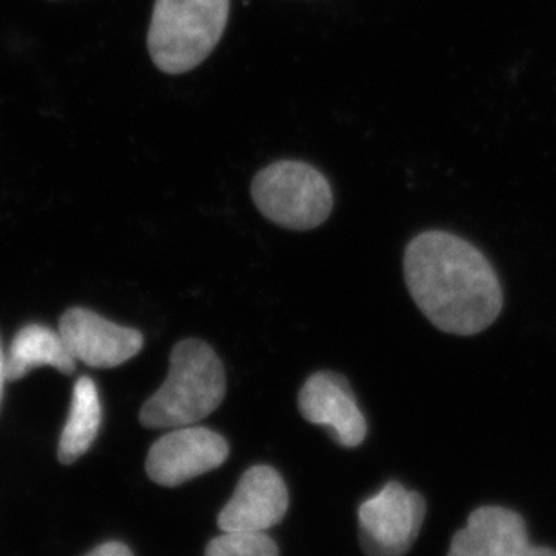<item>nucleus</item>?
<instances>
[{
    "instance_id": "f257e3e1",
    "label": "nucleus",
    "mask_w": 556,
    "mask_h": 556,
    "mask_svg": "<svg viewBox=\"0 0 556 556\" xmlns=\"http://www.w3.org/2000/svg\"><path fill=\"white\" fill-rule=\"evenodd\" d=\"M405 282L439 331L473 337L497 320L504 293L486 255L448 231H422L405 250Z\"/></svg>"
},
{
    "instance_id": "f03ea898",
    "label": "nucleus",
    "mask_w": 556,
    "mask_h": 556,
    "mask_svg": "<svg viewBox=\"0 0 556 556\" xmlns=\"http://www.w3.org/2000/svg\"><path fill=\"white\" fill-rule=\"evenodd\" d=\"M225 367L208 343L188 338L172 349L165 383L144 402L147 428H179L201 421L225 400Z\"/></svg>"
},
{
    "instance_id": "7ed1b4c3",
    "label": "nucleus",
    "mask_w": 556,
    "mask_h": 556,
    "mask_svg": "<svg viewBox=\"0 0 556 556\" xmlns=\"http://www.w3.org/2000/svg\"><path fill=\"white\" fill-rule=\"evenodd\" d=\"M230 16V0H155L147 46L166 75H182L208 59Z\"/></svg>"
},
{
    "instance_id": "20e7f679",
    "label": "nucleus",
    "mask_w": 556,
    "mask_h": 556,
    "mask_svg": "<svg viewBox=\"0 0 556 556\" xmlns=\"http://www.w3.org/2000/svg\"><path fill=\"white\" fill-rule=\"evenodd\" d=\"M252 195L264 217L296 231L324 225L334 204L327 177L300 161H278L258 172Z\"/></svg>"
},
{
    "instance_id": "39448f33",
    "label": "nucleus",
    "mask_w": 556,
    "mask_h": 556,
    "mask_svg": "<svg viewBox=\"0 0 556 556\" xmlns=\"http://www.w3.org/2000/svg\"><path fill=\"white\" fill-rule=\"evenodd\" d=\"M425 498L391 482L359 508V542L367 556H403L413 547L422 520Z\"/></svg>"
},
{
    "instance_id": "423d86ee",
    "label": "nucleus",
    "mask_w": 556,
    "mask_h": 556,
    "mask_svg": "<svg viewBox=\"0 0 556 556\" xmlns=\"http://www.w3.org/2000/svg\"><path fill=\"white\" fill-rule=\"evenodd\" d=\"M228 443L208 428L179 427L157 441L147 457V473L161 486H179L215 470L228 457Z\"/></svg>"
},
{
    "instance_id": "0eeeda50",
    "label": "nucleus",
    "mask_w": 556,
    "mask_h": 556,
    "mask_svg": "<svg viewBox=\"0 0 556 556\" xmlns=\"http://www.w3.org/2000/svg\"><path fill=\"white\" fill-rule=\"evenodd\" d=\"M60 337L73 358L97 369L118 367L143 348L141 332L113 324L84 307L65 311L60 320Z\"/></svg>"
},
{
    "instance_id": "6e6552de",
    "label": "nucleus",
    "mask_w": 556,
    "mask_h": 556,
    "mask_svg": "<svg viewBox=\"0 0 556 556\" xmlns=\"http://www.w3.org/2000/svg\"><path fill=\"white\" fill-rule=\"evenodd\" d=\"M448 556H556V552L531 544L525 519L514 509L482 506L455 533Z\"/></svg>"
},
{
    "instance_id": "1a4fd4ad",
    "label": "nucleus",
    "mask_w": 556,
    "mask_h": 556,
    "mask_svg": "<svg viewBox=\"0 0 556 556\" xmlns=\"http://www.w3.org/2000/svg\"><path fill=\"white\" fill-rule=\"evenodd\" d=\"M288 488L269 466H255L242 476L230 503L219 515L223 531L264 533L288 511Z\"/></svg>"
},
{
    "instance_id": "9d476101",
    "label": "nucleus",
    "mask_w": 556,
    "mask_h": 556,
    "mask_svg": "<svg viewBox=\"0 0 556 556\" xmlns=\"http://www.w3.org/2000/svg\"><path fill=\"white\" fill-rule=\"evenodd\" d=\"M302 416L315 425L329 427L342 446H358L367 433L364 414L348 380L337 372H316L305 381L299 396Z\"/></svg>"
},
{
    "instance_id": "9b49d317",
    "label": "nucleus",
    "mask_w": 556,
    "mask_h": 556,
    "mask_svg": "<svg viewBox=\"0 0 556 556\" xmlns=\"http://www.w3.org/2000/svg\"><path fill=\"white\" fill-rule=\"evenodd\" d=\"M37 367H54L60 372L73 375L76 359L60 332L31 324L21 329L11 343L10 354L4 359V378L21 380L22 376Z\"/></svg>"
},
{
    "instance_id": "f8f14e48",
    "label": "nucleus",
    "mask_w": 556,
    "mask_h": 556,
    "mask_svg": "<svg viewBox=\"0 0 556 556\" xmlns=\"http://www.w3.org/2000/svg\"><path fill=\"white\" fill-rule=\"evenodd\" d=\"M100 422L102 405L97 386L91 378L84 376L76 381L70 419L65 422L64 432L60 438L59 459L62 465H71L86 454L92 441L97 439Z\"/></svg>"
},
{
    "instance_id": "ddd939ff",
    "label": "nucleus",
    "mask_w": 556,
    "mask_h": 556,
    "mask_svg": "<svg viewBox=\"0 0 556 556\" xmlns=\"http://www.w3.org/2000/svg\"><path fill=\"white\" fill-rule=\"evenodd\" d=\"M204 556H278V549L264 533L225 531L210 542Z\"/></svg>"
},
{
    "instance_id": "4468645a",
    "label": "nucleus",
    "mask_w": 556,
    "mask_h": 556,
    "mask_svg": "<svg viewBox=\"0 0 556 556\" xmlns=\"http://www.w3.org/2000/svg\"><path fill=\"white\" fill-rule=\"evenodd\" d=\"M87 556H132V553H130L129 547L119 544V542H109V544L97 547L94 552Z\"/></svg>"
},
{
    "instance_id": "2eb2a0df",
    "label": "nucleus",
    "mask_w": 556,
    "mask_h": 556,
    "mask_svg": "<svg viewBox=\"0 0 556 556\" xmlns=\"http://www.w3.org/2000/svg\"><path fill=\"white\" fill-rule=\"evenodd\" d=\"M2 380H4V356H2V349H0V387H2Z\"/></svg>"
}]
</instances>
